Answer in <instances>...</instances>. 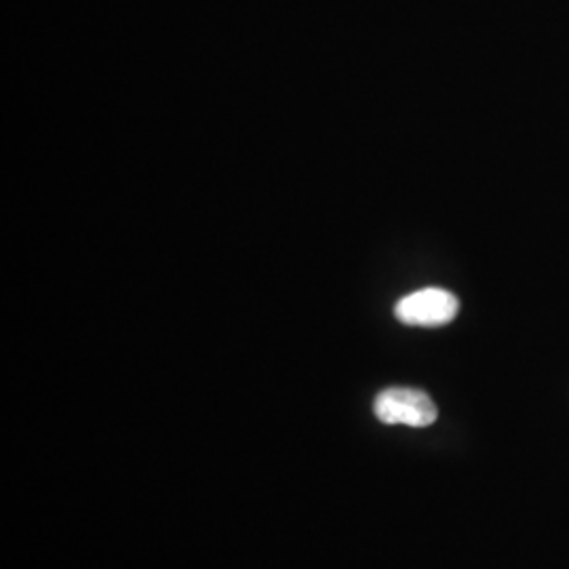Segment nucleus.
<instances>
[{
    "instance_id": "obj_1",
    "label": "nucleus",
    "mask_w": 569,
    "mask_h": 569,
    "mask_svg": "<svg viewBox=\"0 0 569 569\" xmlns=\"http://www.w3.org/2000/svg\"><path fill=\"white\" fill-rule=\"evenodd\" d=\"M373 413L385 425L425 428L435 425L437 406L427 392L418 388H387L378 395Z\"/></svg>"
},
{
    "instance_id": "obj_2",
    "label": "nucleus",
    "mask_w": 569,
    "mask_h": 569,
    "mask_svg": "<svg viewBox=\"0 0 569 569\" xmlns=\"http://www.w3.org/2000/svg\"><path fill=\"white\" fill-rule=\"evenodd\" d=\"M460 302L453 293L439 287L409 293L395 306V317L409 327H443L456 319Z\"/></svg>"
}]
</instances>
